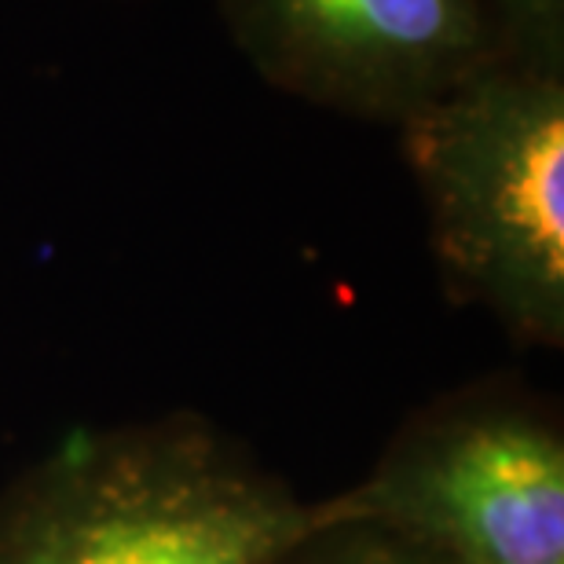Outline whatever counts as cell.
<instances>
[{"label": "cell", "mask_w": 564, "mask_h": 564, "mask_svg": "<svg viewBox=\"0 0 564 564\" xmlns=\"http://www.w3.org/2000/svg\"><path fill=\"white\" fill-rule=\"evenodd\" d=\"M272 564H447L444 557L414 546L411 539L359 521H323L282 550Z\"/></svg>", "instance_id": "cell-5"}, {"label": "cell", "mask_w": 564, "mask_h": 564, "mask_svg": "<svg viewBox=\"0 0 564 564\" xmlns=\"http://www.w3.org/2000/svg\"><path fill=\"white\" fill-rule=\"evenodd\" d=\"M397 132L447 293L561 352L564 70L491 55Z\"/></svg>", "instance_id": "cell-2"}, {"label": "cell", "mask_w": 564, "mask_h": 564, "mask_svg": "<svg viewBox=\"0 0 564 564\" xmlns=\"http://www.w3.org/2000/svg\"><path fill=\"white\" fill-rule=\"evenodd\" d=\"M315 513L386 528L447 564H564L561 419L510 386L447 392Z\"/></svg>", "instance_id": "cell-3"}, {"label": "cell", "mask_w": 564, "mask_h": 564, "mask_svg": "<svg viewBox=\"0 0 564 564\" xmlns=\"http://www.w3.org/2000/svg\"><path fill=\"white\" fill-rule=\"evenodd\" d=\"M235 48L293 99L408 121L495 55L477 0H217Z\"/></svg>", "instance_id": "cell-4"}, {"label": "cell", "mask_w": 564, "mask_h": 564, "mask_svg": "<svg viewBox=\"0 0 564 564\" xmlns=\"http://www.w3.org/2000/svg\"><path fill=\"white\" fill-rule=\"evenodd\" d=\"M315 502L191 411L85 429L0 488V564H272Z\"/></svg>", "instance_id": "cell-1"}, {"label": "cell", "mask_w": 564, "mask_h": 564, "mask_svg": "<svg viewBox=\"0 0 564 564\" xmlns=\"http://www.w3.org/2000/svg\"><path fill=\"white\" fill-rule=\"evenodd\" d=\"M495 55L564 70V0H477Z\"/></svg>", "instance_id": "cell-6"}]
</instances>
